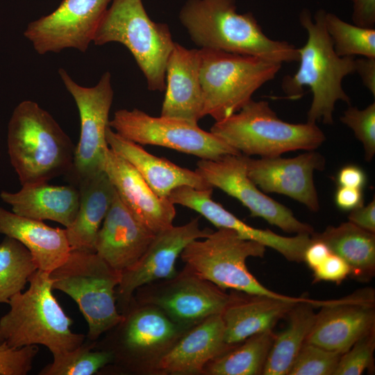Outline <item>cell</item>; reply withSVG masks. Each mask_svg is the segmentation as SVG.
Listing matches in <instances>:
<instances>
[{"mask_svg": "<svg viewBox=\"0 0 375 375\" xmlns=\"http://www.w3.org/2000/svg\"><path fill=\"white\" fill-rule=\"evenodd\" d=\"M210 131L241 154L261 158L315 150L326 140L315 123L285 122L267 101L253 99L230 117L215 122Z\"/></svg>", "mask_w": 375, "mask_h": 375, "instance_id": "cell-6", "label": "cell"}, {"mask_svg": "<svg viewBox=\"0 0 375 375\" xmlns=\"http://www.w3.org/2000/svg\"><path fill=\"white\" fill-rule=\"evenodd\" d=\"M203 115L215 122L239 111L275 78L282 64L251 56L199 49Z\"/></svg>", "mask_w": 375, "mask_h": 375, "instance_id": "cell-9", "label": "cell"}, {"mask_svg": "<svg viewBox=\"0 0 375 375\" xmlns=\"http://www.w3.org/2000/svg\"><path fill=\"white\" fill-rule=\"evenodd\" d=\"M106 141L109 148L131 164L161 198H168L174 189L181 186L199 190L212 188L195 170L147 152L140 144L122 138L110 126L106 130Z\"/></svg>", "mask_w": 375, "mask_h": 375, "instance_id": "cell-25", "label": "cell"}, {"mask_svg": "<svg viewBox=\"0 0 375 375\" xmlns=\"http://www.w3.org/2000/svg\"><path fill=\"white\" fill-rule=\"evenodd\" d=\"M79 206L73 223L65 228L72 250L95 252L98 231L117 192L104 171L81 181L77 186Z\"/></svg>", "mask_w": 375, "mask_h": 375, "instance_id": "cell-28", "label": "cell"}, {"mask_svg": "<svg viewBox=\"0 0 375 375\" xmlns=\"http://www.w3.org/2000/svg\"><path fill=\"white\" fill-rule=\"evenodd\" d=\"M342 353L305 342L288 375H334Z\"/></svg>", "mask_w": 375, "mask_h": 375, "instance_id": "cell-35", "label": "cell"}, {"mask_svg": "<svg viewBox=\"0 0 375 375\" xmlns=\"http://www.w3.org/2000/svg\"><path fill=\"white\" fill-rule=\"evenodd\" d=\"M122 314L123 319L96 341V349L112 355V362L103 369L108 372L154 373L160 358L189 329L174 322L156 306L134 299Z\"/></svg>", "mask_w": 375, "mask_h": 375, "instance_id": "cell-5", "label": "cell"}, {"mask_svg": "<svg viewBox=\"0 0 375 375\" xmlns=\"http://www.w3.org/2000/svg\"><path fill=\"white\" fill-rule=\"evenodd\" d=\"M212 231L201 228L197 217L183 225H173L156 233L141 258L122 272L116 289L119 311L122 313L126 310L139 288L174 276L177 274L176 260L184 248L193 240L206 238Z\"/></svg>", "mask_w": 375, "mask_h": 375, "instance_id": "cell-16", "label": "cell"}, {"mask_svg": "<svg viewBox=\"0 0 375 375\" xmlns=\"http://www.w3.org/2000/svg\"><path fill=\"white\" fill-rule=\"evenodd\" d=\"M37 269L30 251L17 240L4 236L0 242V303L8 304L22 292Z\"/></svg>", "mask_w": 375, "mask_h": 375, "instance_id": "cell-32", "label": "cell"}, {"mask_svg": "<svg viewBox=\"0 0 375 375\" xmlns=\"http://www.w3.org/2000/svg\"><path fill=\"white\" fill-rule=\"evenodd\" d=\"M356 72L364 86L375 97V58L362 57L355 59Z\"/></svg>", "mask_w": 375, "mask_h": 375, "instance_id": "cell-44", "label": "cell"}, {"mask_svg": "<svg viewBox=\"0 0 375 375\" xmlns=\"http://www.w3.org/2000/svg\"><path fill=\"white\" fill-rule=\"evenodd\" d=\"M340 120L362 144L365 160L371 161L375 154V103L361 110L350 106Z\"/></svg>", "mask_w": 375, "mask_h": 375, "instance_id": "cell-36", "label": "cell"}, {"mask_svg": "<svg viewBox=\"0 0 375 375\" xmlns=\"http://www.w3.org/2000/svg\"><path fill=\"white\" fill-rule=\"evenodd\" d=\"M310 236L342 258L349 265L352 278L366 282L374 276L375 233L348 221L337 226H327L321 233L313 232Z\"/></svg>", "mask_w": 375, "mask_h": 375, "instance_id": "cell-29", "label": "cell"}, {"mask_svg": "<svg viewBox=\"0 0 375 375\" xmlns=\"http://www.w3.org/2000/svg\"><path fill=\"white\" fill-rule=\"evenodd\" d=\"M8 153L22 185L48 182L71 169L75 146L40 105L24 100L8 124Z\"/></svg>", "mask_w": 375, "mask_h": 375, "instance_id": "cell-3", "label": "cell"}, {"mask_svg": "<svg viewBox=\"0 0 375 375\" xmlns=\"http://www.w3.org/2000/svg\"><path fill=\"white\" fill-rule=\"evenodd\" d=\"M334 201L340 210L351 211L364 204L363 193L360 189L338 186Z\"/></svg>", "mask_w": 375, "mask_h": 375, "instance_id": "cell-42", "label": "cell"}, {"mask_svg": "<svg viewBox=\"0 0 375 375\" xmlns=\"http://www.w3.org/2000/svg\"><path fill=\"white\" fill-rule=\"evenodd\" d=\"M61 81L74 99L80 118V136L75 146L70 171L66 176L77 186L81 181L103 171L106 150L108 148L106 130L114 91L111 74L104 72L92 87L78 84L62 68L58 69Z\"/></svg>", "mask_w": 375, "mask_h": 375, "instance_id": "cell-11", "label": "cell"}, {"mask_svg": "<svg viewBox=\"0 0 375 375\" xmlns=\"http://www.w3.org/2000/svg\"><path fill=\"white\" fill-rule=\"evenodd\" d=\"M1 343H2V342H1V340H0V344H1Z\"/></svg>", "mask_w": 375, "mask_h": 375, "instance_id": "cell-46", "label": "cell"}, {"mask_svg": "<svg viewBox=\"0 0 375 375\" xmlns=\"http://www.w3.org/2000/svg\"><path fill=\"white\" fill-rule=\"evenodd\" d=\"M247 156L226 155L217 160L200 159L195 171L213 188H217L238 199L251 216L290 233L310 234L313 228L299 221L290 209L265 194L249 177Z\"/></svg>", "mask_w": 375, "mask_h": 375, "instance_id": "cell-14", "label": "cell"}, {"mask_svg": "<svg viewBox=\"0 0 375 375\" xmlns=\"http://www.w3.org/2000/svg\"><path fill=\"white\" fill-rule=\"evenodd\" d=\"M326 10L319 9L312 17L307 8L299 13L301 26L307 31L306 44L298 48L299 68L293 75L283 77L281 88L288 99L297 100L303 94V87L312 93L307 122L333 124V112L337 101L351 104V99L342 87L347 76L355 72L353 57H341L335 51L326 31Z\"/></svg>", "mask_w": 375, "mask_h": 375, "instance_id": "cell-2", "label": "cell"}, {"mask_svg": "<svg viewBox=\"0 0 375 375\" xmlns=\"http://www.w3.org/2000/svg\"><path fill=\"white\" fill-rule=\"evenodd\" d=\"M323 301L307 299L288 313L287 327L278 334L269 353L262 374L288 375L292 365L314 323V308Z\"/></svg>", "mask_w": 375, "mask_h": 375, "instance_id": "cell-30", "label": "cell"}, {"mask_svg": "<svg viewBox=\"0 0 375 375\" xmlns=\"http://www.w3.org/2000/svg\"><path fill=\"white\" fill-rule=\"evenodd\" d=\"M121 276L97 253L76 250L50 272L53 290L77 304L88 326V340H98L123 319L116 299Z\"/></svg>", "mask_w": 375, "mask_h": 375, "instance_id": "cell-8", "label": "cell"}, {"mask_svg": "<svg viewBox=\"0 0 375 375\" xmlns=\"http://www.w3.org/2000/svg\"><path fill=\"white\" fill-rule=\"evenodd\" d=\"M212 189L199 190L181 186L174 189L168 199L174 205L178 204L199 212L217 228L233 230L243 239L258 242L276 250L289 261H303L305 250L312 241L310 234L285 237L268 229L252 227L213 201L211 197Z\"/></svg>", "mask_w": 375, "mask_h": 375, "instance_id": "cell-19", "label": "cell"}, {"mask_svg": "<svg viewBox=\"0 0 375 375\" xmlns=\"http://www.w3.org/2000/svg\"><path fill=\"white\" fill-rule=\"evenodd\" d=\"M276 337L273 329L253 335L211 360L203 374L209 375H259Z\"/></svg>", "mask_w": 375, "mask_h": 375, "instance_id": "cell-31", "label": "cell"}, {"mask_svg": "<svg viewBox=\"0 0 375 375\" xmlns=\"http://www.w3.org/2000/svg\"><path fill=\"white\" fill-rule=\"evenodd\" d=\"M0 197L17 215L53 221L65 228L73 223L79 206V191L72 184L52 185L45 182L25 185L15 192L1 191Z\"/></svg>", "mask_w": 375, "mask_h": 375, "instance_id": "cell-26", "label": "cell"}, {"mask_svg": "<svg viewBox=\"0 0 375 375\" xmlns=\"http://www.w3.org/2000/svg\"><path fill=\"white\" fill-rule=\"evenodd\" d=\"M28 283L0 318L1 341L12 348L42 345L53 356L80 346L85 335L72 331L73 321L53 295L50 273L37 269Z\"/></svg>", "mask_w": 375, "mask_h": 375, "instance_id": "cell-4", "label": "cell"}, {"mask_svg": "<svg viewBox=\"0 0 375 375\" xmlns=\"http://www.w3.org/2000/svg\"><path fill=\"white\" fill-rule=\"evenodd\" d=\"M94 45L125 46L142 72L147 88L165 90V69L175 42L167 24L153 22L142 0H112L95 33Z\"/></svg>", "mask_w": 375, "mask_h": 375, "instance_id": "cell-7", "label": "cell"}, {"mask_svg": "<svg viewBox=\"0 0 375 375\" xmlns=\"http://www.w3.org/2000/svg\"><path fill=\"white\" fill-rule=\"evenodd\" d=\"M112 0H62L52 12L29 23L24 37L40 55L66 49L87 51Z\"/></svg>", "mask_w": 375, "mask_h": 375, "instance_id": "cell-15", "label": "cell"}, {"mask_svg": "<svg viewBox=\"0 0 375 375\" xmlns=\"http://www.w3.org/2000/svg\"><path fill=\"white\" fill-rule=\"evenodd\" d=\"M0 234L14 238L31 253L38 269L51 272L69 256L71 248L65 228L20 216L0 207Z\"/></svg>", "mask_w": 375, "mask_h": 375, "instance_id": "cell-27", "label": "cell"}, {"mask_svg": "<svg viewBox=\"0 0 375 375\" xmlns=\"http://www.w3.org/2000/svg\"><path fill=\"white\" fill-rule=\"evenodd\" d=\"M109 126L122 138L140 145L160 146L200 159L217 160L226 155L241 154L198 124L160 115L153 117L138 108L117 110Z\"/></svg>", "mask_w": 375, "mask_h": 375, "instance_id": "cell-12", "label": "cell"}, {"mask_svg": "<svg viewBox=\"0 0 375 375\" xmlns=\"http://www.w3.org/2000/svg\"><path fill=\"white\" fill-rule=\"evenodd\" d=\"M336 181L338 186L362 190L367 183V176L360 167L347 165L339 170Z\"/></svg>", "mask_w": 375, "mask_h": 375, "instance_id": "cell-41", "label": "cell"}, {"mask_svg": "<svg viewBox=\"0 0 375 375\" xmlns=\"http://www.w3.org/2000/svg\"><path fill=\"white\" fill-rule=\"evenodd\" d=\"M375 328L359 338L340 357L334 375H360L374 367Z\"/></svg>", "mask_w": 375, "mask_h": 375, "instance_id": "cell-37", "label": "cell"}, {"mask_svg": "<svg viewBox=\"0 0 375 375\" xmlns=\"http://www.w3.org/2000/svg\"><path fill=\"white\" fill-rule=\"evenodd\" d=\"M331 253V251L326 244L312 239L305 250L303 261L313 270L320 265Z\"/></svg>", "mask_w": 375, "mask_h": 375, "instance_id": "cell-45", "label": "cell"}, {"mask_svg": "<svg viewBox=\"0 0 375 375\" xmlns=\"http://www.w3.org/2000/svg\"><path fill=\"white\" fill-rule=\"evenodd\" d=\"M246 161L249 177L263 192L283 194L310 211L319 210L313 174L325 167V159L321 153L312 150L288 158L281 156L258 159L247 156Z\"/></svg>", "mask_w": 375, "mask_h": 375, "instance_id": "cell-18", "label": "cell"}, {"mask_svg": "<svg viewBox=\"0 0 375 375\" xmlns=\"http://www.w3.org/2000/svg\"><path fill=\"white\" fill-rule=\"evenodd\" d=\"M352 3V21L354 24L375 27V0H350Z\"/></svg>", "mask_w": 375, "mask_h": 375, "instance_id": "cell-40", "label": "cell"}, {"mask_svg": "<svg viewBox=\"0 0 375 375\" xmlns=\"http://www.w3.org/2000/svg\"><path fill=\"white\" fill-rule=\"evenodd\" d=\"M155 235L138 220L117 193L98 231L95 253L122 273L141 258Z\"/></svg>", "mask_w": 375, "mask_h": 375, "instance_id": "cell-22", "label": "cell"}, {"mask_svg": "<svg viewBox=\"0 0 375 375\" xmlns=\"http://www.w3.org/2000/svg\"><path fill=\"white\" fill-rule=\"evenodd\" d=\"M313 272L315 282L323 281L340 284L350 275V267L342 258L331 253Z\"/></svg>", "mask_w": 375, "mask_h": 375, "instance_id": "cell-39", "label": "cell"}, {"mask_svg": "<svg viewBox=\"0 0 375 375\" xmlns=\"http://www.w3.org/2000/svg\"><path fill=\"white\" fill-rule=\"evenodd\" d=\"M179 20L199 49L251 56L283 64L298 62V48L263 31L251 12H237L236 0H187Z\"/></svg>", "mask_w": 375, "mask_h": 375, "instance_id": "cell-1", "label": "cell"}, {"mask_svg": "<svg viewBox=\"0 0 375 375\" xmlns=\"http://www.w3.org/2000/svg\"><path fill=\"white\" fill-rule=\"evenodd\" d=\"M103 170L123 203L149 230L156 234L173 226L174 204L168 198L158 197L135 168L109 147Z\"/></svg>", "mask_w": 375, "mask_h": 375, "instance_id": "cell-20", "label": "cell"}, {"mask_svg": "<svg viewBox=\"0 0 375 375\" xmlns=\"http://www.w3.org/2000/svg\"><path fill=\"white\" fill-rule=\"evenodd\" d=\"M231 294L228 305L222 312L224 324V340L237 344L247 338L273 329L281 319L307 297L283 299L262 294L242 292Z\"/></svg>", "mask_w": 375, "mask_h": 375, "instance_id": "cell-24", "label": "cell"}, {"mask_svg": "<svg viewBox=\"0 0 375 375\" xmlns=\"http://www.w3.org/2000/svg\"><path fill=\"white\" fill-rule=\"evenodd\" d=\"M39 348L37 345L12 348L0 344V375H26L33 368Z\"/></svg>", "mask_w": 375, "mask_h": 375, "instance_id": "cell-38", "label": "cell"}, {"mask_svg": "<svg viewBox=\"0 0 375 375\" xmlns=\"http://www.w3.org/2000/svg\"><path fill=\"white\" fill-rule=\"evenodd\" d=\"M348 219L356 226L375 233V199L351 210Z\"/></svg>", "mask_w": 375, "mask_h": 375, "instance_id": "cell-43", "label": "cell"}, {"mask_svg": "<svg viewBox=\"0 0 375 375\" xmlns=\"http://www.w3.org/2000/svg\"><path fill=\"white\" fill-rule=\"evenodd\" d=\"M231 297L185 265L172 278L139 288L132 299L156 306L176 324L190 328L209 316L222 313Z\"/></svg>", "mask_w": 375, "mask_h": 375, "instance_id": "cell-13", "label": "cell"}, {"mask_svg": "<svg viewBox=\"0 0 375 375\" xmlns=\"http://www.w3.org/2000/svg\"><path fill=\"white\" fill-rule=\"evenodd\" d=\"M235 345L225 342L222 313L209 316L188 329L177 340L160 358L154 373L203 374L208 363Z\"/></svg>", "mask_w": 375, "mask_h": 375, "instance_id": "cell-21", "label": "cell"}, {"mask_svg": "<svg viewBox=\"0 0 375 375\" xmlns=\"http://www.w3.org/2000/svg\"><path fill=\"white\" fill-rule=\"evenodd\" d=\"M326 31L335 53L341 57L375 58V28L349 24L326 11Z\"/></svg>", "mask_w": 375, "mask_h": 375, "instance_id": "cell-34", "label": "cell"}, {"mask_svg": "<svg viewBox=\"0 0 375 375\" xmlns=\"http://www.w3.org/2000/svg\"><path fill=\"white\" fill-rule=\"evenodd\" d=\"M305 342L342 354L375 328V292L365 288L344 297L323 300Z\"/></svg>", "mask_w": 375, "mask_h": 375, "instance_id": "cell-17", "label": "cell"}, {"mask_svg": "<svg viewBox=\"0 0 375 375\" xmlns=\"http://www.w3.org/2000/svg\"><path fill=\"white\" fill-rule=\"evenodd\" d=\"M96 341L85 338L76 349L53 356V360L44 367L39 375H94L112 361V353L95 348Z\"/></svg>", "mask_w": 375, "mask_h": 375, "instance_id": "cell-33", "label": "cell"}, {"mask_svg": "<svg viewBox=\"0 0 375 375\" xmlns=\"http://www.w3.org/2000/svg\"><path fill=\"white\" fill-rule=\"evenodd\" d=\"M200 63L199 49H188L175 42L166 64L160 116L196 124L203 117Z\"/></svg>", "mask_w": 375, "mask_h": 375, "instance_id": "cell-23", "label": "cell"}, {"mask_svg": "<svg viewBox=\"0 0 375 375\" xmlns=\"http://www.w3.org/2000/svg\"><path fill=\"white\" fill-rule=\"evenodd\" d=\"M265 250L263 244L243 239L233 230L218 228L190 242L180 257L193 272L223 290L290 299L262 285L248 269L247 259L263 257Z\"/></svg>", "mask_w": 375, "mask_h": 375, "instance_id": "cell-10", "label": "cell"}]
</instances>
